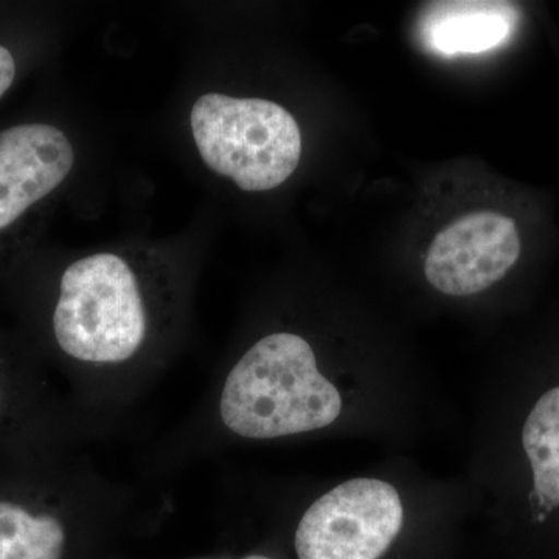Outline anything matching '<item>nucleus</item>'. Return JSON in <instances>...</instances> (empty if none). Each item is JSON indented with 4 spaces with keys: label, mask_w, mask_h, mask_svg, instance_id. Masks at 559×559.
Returning a JSON list of instances; mask_svg holds the SVG:
<instances>
[{
    "label": "nucleus",
    "mask_w": 559,
    "mask_h": 559,
    "mask_svg": "<svg viewBox=\"0 0 559 559\" xmlns=\"http://www.w3.org/2000/svg\"><path fill=\"white\" fill-rule=\"evenodd\" d=\"M242 559H274V558L266 557V555H248V557H245Z\"/></svg>",
    "instance_id": "12"
},
{
    "label": "nucleus",
    "mask_w": 559,
    "mask_h": 559,
    "mask_svg": "<svg viewBox=\"0 0 559 559\" xmlns=\"http://www.w3.org/2000/svg\"><path fill=\"white\" fill-rule=\"evenodd\" d=\"M520 255L521 238L513 219L496 212H474L433 238L425 274L440 293L473 296L506 277Z\"/></svg>",
    "instance_id": "6"
},
{
    "label": "nucleus",
    "mask_w": 559,
    "mask_h": 559,
    "mask_svg": "<svg viewBox=\"0 0 559 559\" xmlns=\"http://www.w3.org/2000/svg\"><path fill=\"white\" fill-rule=\"evenodd\" d=\"M190 294L187 267L153 246L70 261L55 288L49 333L80 409L106 418L148 388L182 336Z\"/></svg>",
    "instance_id": "1"
},
{
    "label": "nucleus",
    "mask_w": 559,
    "mask_h": 559,
    "mask_svg": "<svg viewBox=\"0 0 559 559\" xmlns=\"http://www.w3.org/2000/svg\"><path fill=\"white\" fill-rule=\"evenodd\" d=\"M189 123L205 167L241 191L278 189L299 167V123L278 103L207 92L191 106Z\"/></svg>",
    "instance_id": "4"
},
{
    "label": "nucleus",
    "mask_w": 559,
    "mask_h": 559,
    "mask_svg": "<svg viewBox=\"0 0 559 559\" xmlns=\"http://www.w3.org/2000/svg\"><path fill=\"white\" fill-rule=\"evenodd\" d=\"M518 11L506 2H440L425 21V38L443 55L481 53L509 39Z\"/></svg>",
    "instance_id": "9"
},
{
    "label": "nucleus",
    "mask_w": 559,
    "mask_h": 559,
    "mask_svg": "<svg viewBox=\"0 0 559 559\" xmlns=\"http://www.w3.org/2000/svg\"><path fill=\"white\" fill-rule=\"evenodd\" d=\"M16 79V61L7 47L0 46V98L9 92Z\"/></svg>",
    "instance_id": "11"
},
{
    "label": "nucleus",
    "mask_w": 559,
    "mask_h": 559,
    "mask_svg": "<svg viewBox=\"0 0 559 559\" xmlns=\"http://www.w3.org/2000/svg\"><path fill=\"white\" fill-rule=\"evenodd\" d=\"M72 140L49 123L0 131V231L64 186L75 167Z\"/></svg>",
    "instance_id": "7"
},
{
    "label": "nucleus",
    "mask_w": 559,
    "mask_h": 559,
    "mask_svg": "<svg viewBox=\"0 0 559 559\" xmlns=\"http://www.w3.org/2000/svg\"><path fill=\"white\" fill-rule=\"evenodd\" d=\"M106 430L79 406H62L43 380L0 364V443L7 455L60 451L62 444Z\"/></svg>",
    "instance_id": "8"
},
{
    "label": "nucleus",
    "mask_w": 559,
    "mask_h": 559,
    "mask_svg": "<svg viewBox=\"0 0 559 559\" xmlns=\"http://www.w3.org/2000/svg\"><path fill=\"white\" fill-rule=\"evenodd\" d=\"M0 473V559H66L80 528L131 509V496L60 451L9 455Z\"/></svg>",
    "instance_id": "3"
},
{
    "label": "nucleus",
    "mask_w": 559,
    "mask_h": 559,
    "mask_svg": "<svg viewBox=\"0 0 559 559\" xmlns=\"http://www.w3.org/2000/svg\"><path fill=\"white\" fill-rule=\"evenodd\" d=\"M404 522L399 491L378 479H353L320 496L301 514L297 559H380Z\"/></svg>",
    "instance_id": "5"
},
{
    "label": "nucleus",
    "mask_w": 559,
    "mask_h": 559,
    "mask_svg": "<svg viewBox=\"0 0 559 559\" xmlns=\"http://www.w3.org/2000/svg\"><path fill=\"white\" fill-rule=\"evenodd\" d=\"M522 447L540 509L559 507V385L547 390L525 419Z\"/></svg>",
    "instance_id": "10"
},
{
    "label": "nucleus",
    "mask_w": 559,
    "mask_h": 559,
    "mask_svg": "<svg viewBox=\"0 0 559 559\" xmlns=\"http://www.w3.org/2000/svg\"><path fill=\"white\" fill-rule=\"evenodd\" d=\"M341 412L340 390L323 377L310 342L277 331L231 364L173 440L179 448L173 455L209 451L216 436L266 441L314 432L333 425Z\"/></svg>",
    "instance_id": "2"
}]
</instances>
